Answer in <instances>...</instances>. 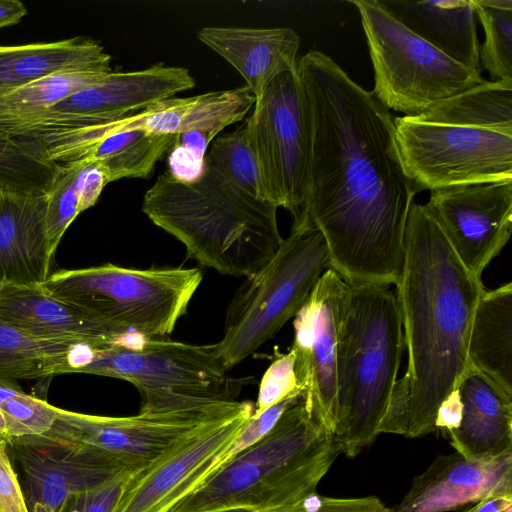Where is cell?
I'll return each instance as SVG.
<instances>
[{
  "mask_svg": "<svg viewBox=\"0 0 512 512\" xmlns=\"http://www.w3.org/2000/svg\"><path fill=\"white\" fill-rule=\"evenodd\" d=\"M311 114L309 187L300 223L326 243L330 268L349 283H399L405 231L419 190L404 171L395 117L328 55L297 64Z\"/></svg>",
  "mask_w": 512,
  "mask_h": 512,
  "instance_id": "1",
  "label": "cell"
},
{
  "mask_svg": "<svg viewBox=\"0 0 512 512\" xmlns=\"http://www.w3.org/2000/svg\"><path fill=\"white\" fill-rule=\"evenodd\" d=\"M397 298L408 351L411 405L405 437L435 429L437 409L467 364L474 312L485 290L460 261L426 204L413 203Z\"/></svg>",
  "mask_w": 512,
  "mask_h": 512,
  "instance_id": "2",
  "label": "cell"
},
{
  "mask_svg": "<svg viewBox=\"0 0 512 512\" xmlns=\"http://www.w3.org/2000/svg\"><path fill=\"white\" fill-rule=\"evenodd\" d=\"M142 212L180 241L188 258L218 273L249 277L266 265L283 240L277 207L233 186L206 167L184 183L167 171L145 192Z\"/></svg>",
  "mask_w": 512,
  "mask_h": 512,
  "instance_id": "3",
  "label": "cell"
},
{
  "mask_svg": "<svg viewBox=\"0 0 512 512\" xmlns=\"http://www.w3.org/2000/svg\"><path fill=\"white\" fill-rule=\"evenodd\" d=\"M340 454L303 394L255 444L166 512H267L316 491Z\"/></svg>",
  "mask_w": 512,
  "mask_h": 512,
  "instance_id": "4",
  "label": "cell"
},
{
  "mask_svg": "<svg viewBox=\"0 0 512 512\" xmlns=\"http://www.w3.org/2000/svg\"><path fill=\"white\" fill-rule=\"evenodd\" d=\"M347 283L338 329L334 438L340 453L354 458L380 434L405 344L390 285Z\"/></svg>",
  "mask_w": 512,
  "mask_h": 512,
  "instance_id": "5",
  "label": "cell"
},
{
  "mask_svg": "<svg viewBox=\"0 0 512 512\" xmlns=\"http://www.w3.org/2000/svg\"><path fill=\"white\" fill-rule=\"evenodd\" d=\"M202 279L198 268L140 269L105 263L53 272L42 289L122 339H163L187 313Z\"/></svg>",
  "mask_w": 512,
  "mask_h": 512,
  "instance_id": "6",
  "label": "cell"
},
{
  "mask_svg": "<svg viewBox=\"0 0 512 512\" xmlns=\"http://www.w3.org/2000/svg\"><path fill=\"white\" fill-rule=\"evenodd\" d=\"M329 268V252L319 231H291L273 258L245 278L227 307L224 334L215 343L223 368L229 371L278 334Z\"/></svg>",
  "mask_w": 512,
  "mask_h": 512,
  "instance_id": "7",
  "label": "cell"
},
{
  "mask_svg": "<svg viewBox=\"0 0 512 512\" xmlns=\"http://www.w3.org/2000/svg\"><path fill=\"white\" fill-rule=\"evenodd\" d=\"M77 373L117 378L135 386L139 412L195 409L235 400L232 379L218 360L215 344L143 338L91 349Z\"/></svg>",
  "mask_w": 512,
  "mask_h": 512,
  "instance_id": "8",
  "label": "cell"
},
{
  "mask_svg": "<svg viewBox=\"0 0 512 512\" xmlns=\"http://www.w3.org/2000/svg\"><path fill=\"white\" fill-rule=\"evenodd\" d=\"M359 14L374 70L376 98L389 110L416 117L435 103L483 83L466 67L415 35L378 0H351Z\"/></svg>",
  "mask_w": 512,
  "mask_h": 512,
  "instance_id": "9",
  "label": "cell"
},
{
  "mask_svg": "<svg viewBox=\"0 0 512 512\" xmlns=\"http://www.w3.org/2000/svg\"><path fill=\"white\" fill-rule=\"evenodd\" d=\"M245 119L265 196L286 209L296 227L308 195L312 125L298 71L277 76L256 99Z\"/></svg>",
  "mask_w": 512,
  "mask_h": 512,
  "instance_id": "10",
  "label": "cell"
},
{
  "mask_svg": "<svg viewBox=\"0 0 512 512\" xmlns=\"http://www.w3.org/2000/svg\"><path fill=\"white\" fill-rule=\"evenodd\" d=\"M407 176L419 192L512 179V134L395 117Z\"/></svg>",
  "mask_w": 512,
  "mask_h": 512,
  "instance_id": "11",
  "label": "cell"
},
{
  "mask_svg": "<svg viewBox=\"0 0 512 512\" xmlns=\"http://www.w3.org/2000/svg\"><path fill=\"white\" fill-rule=\"evenodd\" d=\"M241 401L165 412H139L112 417L83 414L56 408L50 429L73 443L106 453L126 469L139 472L193 428L234 411Z\"/></svg>",
  "mask_w": 512,
  "mask_h": 512,
  "instance_id": "12",
  "label": "cell"
},
{
  "mask_svg": "<svg viewBox=\"0 0 512 512\" xmlns=\"http://www.w3.org/2000/svg\"><path fill=\"white\" fill-rule=\"evenodd\" d=\"M348 283L327 269L294 317L291 351L305 405L331 435L337 429L336 357L340 318Z\"/></svg>",
  "mask_w": 512,
  "mask_h": 512,
  "instance_id": "13",
  "label": "cell"
},
{
  "mask_svg": "<svg viewBox=\"0 0 512 512\" xmlns=\"http://www.w3.org/2000/svg\"><path fill=\"white\" fill-rule=\"evenodd\" d=\"M5 440L21 475L18 478L29 512H58L69 496L128 470L112 456L51 430Z\"/></svg>",
  "mask_w": 512,
  "mask_h": 512,
  "instance_id": "14",
  "label": "cell"
},
{
  "mask_svg": "<svg viewBox=\"0 0 512 512\" xmlns=\"http://www.w3.org/2000/svg\"><path fill=\"white\" fill-rule=\"evenodd\" d=\"M253 413L254 404L241 401L234 411L183 434L133 474L114 512H166L202 466L236 440Z\"/></svg>",
  "mask_w": 512,
  "mask_h": 512,
  "instance_id": "15",
  "label": "cell"
},
{
  "mask_svg": "<svg viewBox=\"0 0 512 512\" xmlns=\"http://www.w3.org/2000/svg\"><path fill=\"white\" fill-rule=\"evenodd\" d=\"M463 265L481 278L512 231V179L431 190L426 203Z\"/></svg>",
  "mask_w": 512,
  "mask_h": 512,
  "instance_id": "16",
  "label": "cell"
},
{
  "mask_svg": "<svg viewBox=\"0 0 512 512\" xmlns=\"http://www.w3.org/2000/svg\"><path fill=\"white\" fill-rule=\"evenodd\" d=\"M256 98L247 86L169 98L140 111L79 128L76 143L85 152L98 140L114 132L143 129L175 136L201 130L217 136L224 128L241 121Z\"/></svg>",
  "mask_w": 512,
  "mask_h": 512,
  "instance_id": "17",
  "label": "cell"
},
{
  "mask_svg": "<svg viewBox=\"0 0 512 512\" xmlns=\"http://www.w3.org/2000/svg\"><path fill=\"white\" fill-rule=\"evenodd\" d=\"M498 496H512V453L466 458L454 452L437 456L392 510L447 512Z\"/></svg>",
  "mask_w": 512,
  "mask_h": 512,
  "instance_id": "18",
  "label": "cell"
},
{
  "mask_svg": "<svg viewBox=\"0 0 512 512\" xmlns=\"http://www.w3.org/2000/svg\"><path fill=\"white\" fill-rule=\"evenodd\" d=\"M194 86L187 68L158 63L142 70L111 71L47 109L80 120L87 127L140 111Z\"/></svg>",
  "mask_w": 512,
  "mask_h": 512,
  "instance_id": "19",
  "label": "cell"
},
{
  "mask_svg": "<svg viewBox=\"0 0 512 512\" xmlns=\"http://www.w3.org/2000/svg\"><path fill=\"white\" fill-rule=\"evenodd\" d=\"M46 206V194L0 187V287H42L51 274Z\"/></svg>",
  "mask_w": 512,
  "mask_h": 512,
  "instance_id": "20",
  "label": "cell"
},
{
  "mask_svg": "<svg viewBox=\"0 0 512 512\" xmlns=\"http://www.w3.org/2000/svg\"><path fill=\"white\" fill-rule=\"evenodd\" d=\"M197 38L241 74L256 99L277 76L297 70L300 37L291 28L206 26Z\"/></svg>",
  "mask_w": 512,
  "mask_h": 512,
  "instance_id": "21",
  "label": "cell"
},
{
  "mask_svg": "<svg viewBox=\"0 0 512 512\" xmlns=\"http://www.w3.org/2000/svg\"><path fill=\"white\" fill-rule=\"evenodd\" d=\"M456 386L462 418L447 434L455 452L466 458L512 453V394L469 363Z\"/></svg>",
  "mask_w": 512,
  "mask_h": 512,
  "instance_id": "22",
  "label": "cell"
},
{
  "mask_svg": "<svg viewBox=\"0 0 512 512\" xmlns=\"http://www.w3.org/2000/svg\"><path fill=\"white\" fill-rule=\"evenodd\" d=\"M0 319L40 338L103 349L124 341L42 287H0Z\"/></svg>",
  "mask_w": 512,
  "mask_h": 512,
  "instance_id": "23",
  "label": "cell"
},
{
  "mask_svg": "<svg viewBox=\"0 0 512 512\" xmlns=\"http://www.w3.org/2000/svg\"><path fill=\"white\" fill-rule=\"evenodd\" d=\"M398 22L456 62L481 71L470 0H378Z\"/></svg>",
  "mask_w": 512,
  "mask_h": 512,
  "instance_id": "24",
  "label": "cell"
},
{
  "mask_svg": "<svg viewBox=\"0 0 512 512\" xmlns=\"http://www.w3.org/2000/svg\"><path fill=\"white\" fill-rule=\"evenodd\" d=\"M111 71V56L99 42L87 37L18 46L0 45V89L60 74Z\"/></svg>",
  "mask_w": 512,
  "mask_h": 512,
  "instance_id": "25",
  "label": "cell"
},
{
  "mask_svg": "<svg viewBox=\"0 0 512 512\" xmlns=\"http://www.w3.org/2000/svg\"><path fill=\"white\" fill-rule=\"evenodd\" d=\"M468 363L512 394V283L484 290L470 329Z\"/></svg>",
  "mask_w": 512,
  "mask_h": 512,
  "instance_id": "26",
  "label": "cell"
},
{
  "mask_svg": "<svg viewBox=\"0 0 512 512\" xmlns=\"http://www.w3.org/2000/svg\"><path fill=\"white\" fill-rule=\"evenodd\" d=\"M89 349L37 337L0 319V380L17 382L77 373Z\"/></svg>",
  "mask_w": 512,
  "mask_h": 512,
  "instance_id": "27",
  "label": "cell"
},
{
  "mask_svg": "<svg viewBox=\"0 0 512 512\" xmlns=\"http://www.w3.org/2000/svg\"><path fill=\"white\" fill-rule=\"evenodd\" d=\"M421 122L512 134V79L484 81L412 117Z\"/></svg>",
  "mask_w": 512,
  "mask_h": 512,
  "instance_id": "28",
  "label": "cell"
},
{
  "mask_svg": "<svg viewBox=\"0 0 512 512\" xmlns=\"http://www.w3.org/2000/svg\"><path fill=\"white\" fill-rule=\"evenodd\" d=\"M173 138L143 129L118 131L98 140L81 159L96 162L109 183L122 178H147L171 148Z\"/></svg>",
  "mask_w": 512,
  "mask_h": 512,
  "instance_id": "29",
  "label": "cell"
},
{
  "mask_svg": "<svg viewBox=\"0 0 512 512\" xmlns=\"http://www.w3.org/2000/svg\"><path fill=\"white\" fill-rule=\"evenodd\" d=\"M59 166L40 139L0 130V187L46 194Z\"/></svg>",
  "mask_w": 512,
  "mask_h": 512,
  "instance_id": "30",
  "label": "cell"
},
{
  "mask_svg": "<svg viewBox=\"0 0 512 512\" xmlns=\"http://www.w3.org/2000/svg\"><path fill=\"white\" fill-rule=\"evenodd\" d=\"M205 164L233 186L267 201L245 122L212 142L205 156Z\"/></svg>",
  "mask_w": 512,
  "mask_h": 512,
  "instance_id": "31",
  "label": "cell"
},
{
  "mask_svg": "<svg viewBox=\"0 0 512 512\" xmlns=\"http://www.w3.org/2000/svg\"><path fill=\"white\" fill-rule=\"evenodd\" d=\"M106 74H60L26 85L0 89V122L49 108L77 90L98 82Z\"/></svg>",
  "mask_w": 512,
  "mask_h": 512,
  "instance_id": "32",
  "label": "cell"
},
{
  "mask_svg": "<svg viewBox=\"0 0 512 512\" xmlns=\"http://www.w3.org/2000/svg\"><path fill=\"white\" fill-rule=\"evenodd\" d=\"M470 1L485 33L480 65L495 80L512 79V1Z\"/></svg>",
  "mask_w": 512,
  "mask_h": 512,
  "instance_id": "33",
  "label": "cell"
},
{
  "mask_svg": "<svg viewBox=\"0 0 512 512\" xmlns=\"http://www.w3.org/2000/svg\"><path fill=\"white\" fill-rule=\"evenodd\" d=\"M56 408L45 398L24 392L17 382L0 380V413L7 422V438L49 431L56 419Z\"/></svg>",
  "mask_w": 512,
  "mask_h": 512,
  "instance_id": "34",
  "label": "cell"
},
{
  "mask_svg": "<svg viewBox=\"0 0 512 512\" xmlns=\"http://www.w3.org/2000/svg\"><path fill=\"white\" fill-rule=\"evenodd\" d=\"M77 170V161L60 164L46 192V230L55 252L67 228L82 212Z\"/></svg>",
  "mask_w": 512,
  "mask_h": 512,
  "instance_id": "35",
  "label": "cell"
},
{
  "mask_svg": "<svg viewBox=\"0 0 512 512\" xmlns=\"http://www.w3.org/2000/svg\"><path fill=\"white\" fill-rule=\"evenodd\" d=\"M302 394L295 375L294 354L289 350L277 356L265 371L259 385L253 415H259L283 399Z\"/></svg>",
  "mask_w": 512,
  "mask_h": 512,
  "instance_id": "36",
  "label": "cell"
},
{
  "mask_svg": "<svg viewBox=\"0 0 512 512\" xmlns=\"http://www.w3.org/2000/svg\"><path fill=\"white\" fill-rule=\"evenodd\" d=\"M134 473L124 470L100 485L69 496L58 512H114Z\"/></svg>",
  "mask_w": 512,
  "mask_h": 512,
  "instance_id": "37",
  "label": "cell"
},
{
  "mask_svg": "<svg viewBox=\"0 0 512 512\" xmlns=\"http://www.w3.org/2000/svg\"><path fill=\"white\" fill-rule=\"evenodd\" d=\"M411 405L410 383L407 374L396 380L380 424L379 433L404 435L409 425Z\"/></svg>",
  "mask_w": 512,
  "mask_h": 512,
  "instance_id": "38",
  "label": "cell"
},
{
  "mask_svg": "<svg viewBox=\"0 0 512 512\" xmlns=\"http://www.w3.org/2000/svg\"><path fill=\"white\" fill-rule=\"evenodd\" d=\"M0 512H29L3 438H0Z\"/></svg>",
  "mask_w": 512,
  "mask_h": 512,
  "instance_id": "39",
  "label": "cell"
},
{
  "mask_svg": "<svg viewBox=\"0 0 512 512\" xmlns=\"http://www.w3.org/2000/svg\"><path fill=\"white\" fill-rule=\"evenodd\" d=\"M168 169L174 179L191 183L197 181L206 169L205 156L184 145L172 143L168 151Z\"/></svg>",
  "mask_w": 512,
  "mask_h": 512,
  "instance_id": "40",
  "label": "cell"
},
{
  "mask_svg": "<svg viewBox=\"0 0 512 512\" xmlns=\"http://www.w3.org/2000/svg\"><path fill=\"white\" fill-rule=\"evenodd\" d=\"M462 409L460 392L458 387L455 386L437 409L435 429L440 430L445 435L457 429L461 422Z\"/></svg>",
  "mask_w": 512,
  "mask_h": 512,
  "instance_id": "41",
  "label": "cell"
},
{
  "mask_svg": "<svg viewBox=\"0 0 512 512\" xmlns=\"http://www.w3.org/2000/svg\"><path fill=\"white\" fill-rule=\"evenodd\" d=\"M27 15L25 5L18 0H0V28L12 26Z\"/></svg>",
  "mask_w": 512,
  "mask_h": 512,
  "instance_id": "42",
  "label": "cell"
},
{
  "mask_svg": "<svg viewBox=\"0 0 512 512\" xmlns=\"http://www.w3.org/2000/svg\"><path fill=\"white\" fill-rule=\"evenodd\" d=\"M461 512H512V496L485 498Z\"/></svg>",
  "mask_w": 512,
  "mask_h": 512,
  "instance_id": "43",
  "label": "cell"
}]
</instances>
